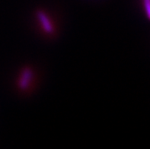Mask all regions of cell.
<instances>
[{
	"label": "cell",
	"instance_id": "6da1fadb",
	"mask_svg": "<svg viewBox=\"0 0 150 149\" xmlns=\"http://www.w3.org/2000/svg\"><path fill=\"white\" fill-rule=\"evenodd\" d=\"M34 79V73L30 68H25L20 74L18 79V87L21 90L25 91L32 84Z\"/></svg>",
	"mask_w": 150,
	"mask_h": 149
},
{
	"label": "cell",
	"instance_id": "7a4b0ae2",
	"mask_svg": "<svg viewBox=\"0 0 150 149\" xmlns=\"http://www.w3.org/2000/svg\"><path fill=\"white\" fill-rule=\"evenodd\" d=\"M37 16H38L40 26L44 30V32L49 34H53L54 32V26H53V22L49 18V16L44 11H38Z\"/></svg>",
	"mask_w": 150,
	"mask_h": 149
},
{
	"label": "cell",
	"instance_id": "3957f363",
	"mask_svg": "<svg viewBox=\"0 0 150 149\" xmlns=\"http://www.w3.org/2000/svg\"><path fill=\"white\" fill-rule=\"evenodd\" d=\"M143 5H144L146 15L149 20H150V0H143Z\"/></svg>",
	"mask_w": 150,
	"mask_h": 149
}]
</instances>
